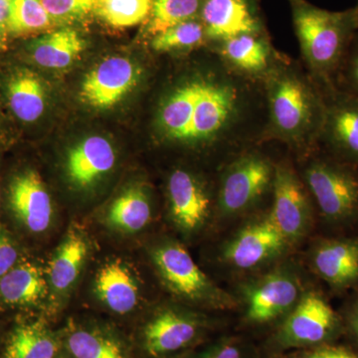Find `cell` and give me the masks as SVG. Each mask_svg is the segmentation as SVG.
Here are the masks:
<instances>
[{"label": "cell", "instance_id": "cell-1", "mask_svg": "<svg viewBox=\"0 0 358 358\" xmlns=\"http://www.w3.org/2000/svg\"><path fill=\"white\" fill-rule=\"evenodd\" d=\"M264 122L261 82L238 74L217 55L210 68L174 85L157 114L164 141L199 150H225L253 136L260 141Z\"/></svg>", "mask_w": 358, "mask_h": 358}, {"label": "cell", "instance_id": "cell-2", "mask_svg": "<svg viewBox=\"0 0 358 358\" xmlns=\"http://www.w3.org/2000/svg\"><path fill=\"white\" fill-rule=\"evenodd\" d=\"M261 84L265 122L260 141H279L301 159L317 150L326 102L307 70L279 55Z\"/></svg>", "mask_w": 358, "mask_h": 358}, {"label": "cell", "instance_id": "cell-3", "mask_svg": "<svg viewBox=\"0 0 358 358\" xmlns=\"http://www.w3.org/2000/svg\"><path fill=\"white\" fill-rule=\"evenodd\" d=\"M288 1L306 70L320 88L334 86L358 33L357 7L329 11L308 0Z\"/></svg>", "mask_w": 358, "mask_h": 358}, {"label": "cell", "instance_id": "cell-4", "mask_svg": "<svg viewBox=\"0 0 358 358\" xmlns=\"http://www.w3.org/2000/svg\"><path fill=\"white\" fill-rule=\"evenodd\" d=\"M300 173L315 210L327 225H358V167L315 150L303 157Z\"/></svg>", "mask_w": 358, "mask_h": 358}, {"label": "cell", "instance_id": "cell-5", "mask_svg": "<svg viewBox=\"0 0 358 358\" xmlns=\"http://www.w3.org/2000/svg\"><path fill=\"white\" fill-rule=\"evenodd\" d=\"M275 164L257 150L233 155L219 176L215 208L222 220L240 217L272 194Z\"/></svg>", "mask_w": 358, "mask_h": 358}, {"label": "cell", "instance_id": "cell-6", "mask_svg": "<svg viewBox=\"0 0 358 358\" xmlns=\"http://www.w3.org/2000/svg\"><path fill=\"white\" fill-rule=\"evenodd\" d=\"M343 336L345 326L341 313L319 289H307L280 322L268 346L275 352H296L338 343Z\"/></svg>", "mask_w": 358, "mask_h": 358}, {"label": "cell", "instance_id": "cell-7", "mask_svg": "<svg viewBox=\"0 0 358 358\" xmlns=\"http://www.w3.org/2000/svg\"><path fill=\"white\" fill-rule=\"evenodd\" d=\"M157 272L171 293L183 300L213 310H230L238 301L200 270L182 245L166 242L152 252Z\"/></svg>", "mask_w": 358, "mask_h": 358}, {"label": "cell", "instance_id": "cell-8", "mask_svg": "<svg viewBox=\"0 0 358 358\" xmlns=\"http://www.w3.org/2000/svg\"><path fill=\"white\" fill-rule=\"evenodd\" d=\"M305 291L300 275L293 266L282 264L271 268L242 287L245 322L263 326L282 320Z\"/></svg>", "mask_w": 358, "mask_h": 358}, {"label": "cell", "instance_id": "cell-9", "mask_svg": "<svg viewBox=\"0 0 358 358\" xmlns=\"http://www.w3.org/2000/svg\"><path fill=\"white\" fill-rule=\"evenodd\" d=\"M270 214L289 246L301 243L312 232L315 207L300 173L288 160L275 164Z\"/></svg>", "mask_w": 358, "mask_h": 358}, {"label": "cell", "instance_id": "cell-10", "mask_svg": "<svg viewBox=\"0 0 358 358\" xmlns=\"http://www.w3.org/2000/svg\"><path fill=\"white\" fill-rule=\"evenodd\" d=\"M291 248L270 211L245 223L224 244L221 258L228 267L250 272L275 262Z\"/></svg>", "mask_w": 358, "mask_h": 358}, {"label": "cell", "instance_id": "cell-11", "mask_svg": "<svg viewBox=\"0 0 358 358\" xmlns=\"http://www.w3.org/2000/svg\"><path fill=\"white\" fill-rule=\"evenodd\" d=\"M322 90L326 112L317 148L358 167V95L336 85Z\"/></svg>", "mask_w": 358, "mask_h": 358}, {"label": "cell", "instance_id": "cell-12", "mask_svg": "<svg viewBox=\"0 0 358 358\" xmlns=\"http://www.w3.org/2000/svg\"><path fill=\"white\" fill-rule=\"evenodd\" d=\"M209 327L202 315L182 308H162L143 327V348L152 358L171 357L201 341Z\"/></svg>", "mask_w": 358, "mask_h": 358}, {"label": "cell", "instance_id": "cell-13", "mask_svg": "<svg viewBox=\"0 0 358 358\" xmlns=\"http://www.w3.org/2000/svg\"><path fill=\"white\" fill-rule=\"evenodd\" d=\"M166 192L171 217L181 232L194 234L208 223L213 200L199 176L187 169H174L167 180Z\"/></svg>", "mask_w": 358, "mask_h": 358}, {"label": "cell", "instance_id": "cell-14", "mask_svg": "<svg viewBox=\"0 0 358 358\" xmlns=\"http://www.w3.org/2000/svg\"><path fill=\"white\" fill-rule=\"evenodd\" d=\"M308 260L313 272L334 293L358 289V236L320 238Z\"/></svg>", "mask_w": 358, "mask_h": 358}, {"label": "cell", "instance_id": "cell-15", "mask_svg": "<svg viewBox=\"0 0 358 358\" xmlns=\"http://www.w3.org/2000/svg\"><path fill=\"white\" fill-rule=\"evenodd\" d=\"M199 20L208 43L243 34H266L258 0H204Z\"/></svg>", "mask_w": 358, "mask_h": 358}, {"label": "cell", "instance_id": "cell-16", "mask_svg": "<svg viewBox=\"0 0 358 358\" xmlns=\"http://www.w3.org/2000/svg\"><path fill=\"white\" fill-rule=\"evenodd\" d=\"M140 78V69L129 59L107 58L86 75L80 94L91 107L110 109L128 95Z\"/></svg>", "mask_w": 358, "mask_h": 358}, {"label": "cell", "instance_id": "cell-17", "mask_svg": "<svg viewBox=\"0 0 358 358\" xmlns=\"http://www.w3.org/2000/svg\"><path fill=\"white\" fill-rule=\"evenodd\" d=\"M214 53L238 74L261 82L280 54L266 34H243L214 45Z\"/></svg>", "mask_w": 358, "mask_h": 358}, {"label": "cell", "instance_id": "cell-18", "mask_svg": "<svg viewBox=\"0 0 358 358\" xmlns=\"http://www.w3.org/2000/svg\"><path fill=\"white\" fill-rule=\"evenodd\" d=\"M9 203L14 215L30 232L48 229L53 216L51 197L38 173L26 171L13 179Z\"/></svg>", "mask_w": 358, "mask_h": 358}, {"label": "cell", "instance_id": "cell-19", "mask_svg": "<svg viewBox=\"0 0 358 358\" xmlns=\"http://www.w3.org/2000/svg\"><path fill=\"white\" fill-rule=\"evenodd\" d=\"M115 162V150L110 141L102 136H90L68 152L66 173L73 185L88 188L109 173Z\"/></svg>", "mask_w": 358, "mask_h": 358}, {"label": "cell", "instance_id": "cell-20", "mask_svg": "<svg viewBox=\"0 0 358 358\" xmlns=\"http://www.w3.org/2000/svg\"><path fill=\"white\" fill-rule=\"evenodd\" d=\"M96 296L114 313L124 315L138 306L140 289L129 268L120 261L105 264L96 277Z\"/></svg>", "mask_w": 358, "mask_h": 358}, {"label": "cell", "instance_id": "cell-21", "mask_svg": "<svg viewBox=\"0 0 358 358\" xmlns=\"http://www.w3.org/2000/svg\"><path fill=\"white\" fill-rule=\"evenodd\" d=\"M86 48V41L80 33L64 26L32 42L33 60L47 69H65L72 65Z\"/></svg>", "mask_w": 358, "mask_h": 358}, {"label": "cell", "instance_id": "cell-22", "mask_svg": "<svg viewBox=\"0 0 358 358\" xmlns=\"http://www.w3.org/2000/svg\"><path fill=\"white\" fill-rule=\"evenodd\" d=\"M6 96L9 107L20 121L36 122L43 115L46 92L38 75L31 71L14 72L7 81Z\"/></svg>", "mask_w": 358, "mask_h": 358}, {"label": "cell", "instance_id": "cell-23", "mask_svg": "<svg viewBox=\"0 0 358 358\" xmlns=\"http://www.w3.org/2000/svg\"><path fill=\"white\" fill-rule=\"evenodd\" d=\"M42 271L31 263L16 264L0 278V300L11 307L38 303L46 293Z\"/></svg>", "mask_w": 358, "mask_h": 358}, {"label": "cell", "instance_id": "cell-24", "mask_svg": "<svg viewBox=\"0 0 358 358\" xmlns=\"http://www.w3.org/2000/svg\"><path fill=\"white\" fill-rule=\"evenodd\" d=\"M57 352V341L46 324L26 322L9 334L2 358H54Z\"/></svg>", "mask_w": 358, "mask_h": 358}, {"label": "cell", "instance_id": "cell-25", "mask_svg": "<svg viewBox=\"0 0 358 358\" xmlns=\"http://www.w3.org/2000/svg\"><path fill=\"white\" fill-rule=\"evenodd\" d=\"M152 217L150 196L141 186L127 189L115 199L108 212V222L115 229L134 233L143 230Z\"/></svg>", "mask_w": 358, "mask_h": 358}, {"label": "cell", "instance_id": "cell-26", "mask_svg": "<svg viewBox=\"0 0 358 358\" xmlns=\"http://www.w3.org/2000/svg\"><path fill=\"white\" fill-rule=\"evenodd\" d=\"M88 255V244L81 233L72 229L59 246L49 268L52 288L65 292L71 288Z\"/></svg>", "mask_w": 358, "mask_h": 358}, {"label": "cell", "instance_id": "cell-27", "mask_svg": "<svg viewBox=\"0 0 358 358\" xmlns=\"http://www.w3.org/2000/svg\"><path fill=\"white\" fill-rule=\"evenodd\" d=\"M66 345L75 358H129L120 341L98 329H72Z\"/></svg>", "mask_w": 358, "mask_h": 358}, {"label": "cell", "instance_id": "cell-28", "mask_svg": "<svg viewBox=\"0 0 358 358\" xmlns=\"http://www.w3.org/2000/svg\"><path fill=\"white\" fill-rule=\"evenodd\" d=\"M204 0H152L147 31L154 37L185 21L199 18Z\"/></svg>", "mask_w": 358, "mask_h": 358}, {"label": "cell", "instance_id": "cell-29", "mask_svg": "<svg viewBox=\"0 0 358 358\" xmlns=\"http://www.w3.org/2000/svg\"><path fill=\"white\" fill-rule=\"evenodd\" d=\"M208 43L199 18L179 23L152 37L150 46L157 53L192 51Z\"/></svg>", "mask_w": 358, "mask_h": 358}, {"label": "cell", "instance_id": "cell-30", "mask_svg": "<svg viewBox=\"0 0 358 358\" xmlns=\"http://www.w3.org/2000/svg\"><path fill=\"white\" fill-rule=\"evenodd\" d=\"M152 7V0H96L94 14L110 27L128 28L147 21Z\"/></svg>", "mask_w": 358, "mask_h": 358}, {"label": "cell", "instance_id": "cell-31", "mask_svg": "<svg viewBox=\"0 0 358 358\" xmlns=\"http://www.w3.org/2000/svg\"><path fill=\"white\" fill-rule=\"evenodd\" d=\"M55 24L41 0H13L6 32L14 36L51 29Z\"/></svg>", "mask_w": 358, "mask_h": 358}, {"label": "cell", "instance_id": "cell-32", "mask_svg": "<svg viewBox=\"0 0 358 358\" xmlns=\"http://www.w3.org/2000/svg\"><path fill=\"white\" fill-rule=\"evenodd\" d=\"M56 25L68 24L84 20L94 13L96 0H41Z\"/></svg>", "mask_w": 358, "mask_h": 358}, {"label": "cell", "instance_id": "cell-33", "mask_svg": "<svg viewBox=\"0 0 358 358\" xmlns=\"http://www.w3.org/2000/svg\"><path fill=\"white\" fill-rule=\"evenodd\" d=\"M336 85L338 88L358 95V33L346 53Z\"/></svg>", "mask_w": 358, "mask_h": 358}, {"label": "cell", "instance_id": "cell-34", "mask_svg": "<svg viewBox=\"0 0 358 358\" xmlns=\"http://www.w3.org/2000/svg\"><path fill=\"white\" fill-rule=\"evenodd\" d=\"M199 358H257L251 346L239 338H222L205 350Z\"/></svg>", "mask_w": 358, "mask_h": 358}, {"label": "cell", "instance_id": "cell-35", "mask_svg": "<svg viewBox=\"0 0 358 358\" xmlns=\"http://www.w3.org/2000/svg\"><path fill=\"white\" fill-rule=\"evenodd\" d=\"M288 358H358V350L352 345L334 343L296 350Z\"/></svg>", "mask_w": 358, "mask_h": 358}, {"label": "cell", "instance_id": "cell-36", "mask_svg": "<svg viewBox=\"0 0 358 358\" xmlns=\"http://www.w3.org/2000/svg\"><path fill=\"white\" fill-rule=\"evenodd\" d=\"M341 315L345 326V336L358 350V296L346 306Z\"/></svg>", "mask_w": 358, "mask_h": 358}, {"label": "cell", "instance_id": "cell-37", "mask_svg": "<svg viewBox=\"0 0 358 358\" xmlns=\"http://www.w3.org/2000/svg\"><path fill=\"white\" fill-rule=\"evenodd\" d=\"M18 252L13 242L0 232V278L17 263Z\"/></svg>", "mask_w": 358, "mask_h": 358}, {"label": "cell", "instance_id": "cell-38", "mask_svg": "<svg viewBox=\"0 0 358 358\" xmlns=\"http://www.w3.org/2000/svg\"><path fill=\"white\" fill-rule=\"evenodd\" d=\"M13 2V0H0V28H2L6 32L7 20L10 14Z\"/></svg>", "mask_w": 358, "mask_h": 358}, {"label": "cell", "instance_id": "cell-39", "mask_svg": "<svg viewBox=\"0 0 358 358\" xmlns=\"http://www.w3.org/2000/svg\"><path fill=\"white\" fill-rule=\"evenodd\" d=\"M6 31L2 28H0V49L4 46V38H6Z\"/></svg>", "mask_w": 358, "mask_h": 358}, {"label": "cell", "instance_id": "cell-40", "mask_svg": "<svg viewBox=\"0 0 358 358\" xmlns=\"http://www.w3.org/2000/svg\"><path fill=\"white\" fill-rule=\"evenodd\" d=\"M355 7H357V10H358V0H357V6H355Z\"/></svg>", "mask_w": 358, "mask_h": 358}]
</instances>
